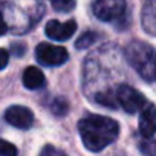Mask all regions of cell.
<instances>
[{
	"instance_id": "cell-1",
	"label": "cell",
	"mask_w": 156,
	"mask_h": 156,
	"mask_svg": "<svg viewBox=\"0 0 156 156\" xmlns=\"http://www.w3.org/2000/svg\"><path fill=\"white\" fill-rule=\"evenodd\" d=\"M44 6L40 0H2V35L9 31L25 34L31 31L43 17Z\"/></svg>"
},
{
	"instance_id": "cell-2",
	"label": "cell",
	"mask_w": 156,
	"mask_h": 156,
	"mask_svg": "<svg viewBox=\"0 0 156 156\" xmlns=\"http://www.w3.org/2000/svg\"><path fill=\"white\" fill-rule=\"evenodd\" d=\"M81 141L90 151H101L110 145L119 135V126L115 119L103 115H87L78 122Z\"/></svg>"
},
{
	"instance_id": "cell-3",
	"label": "cell",
	"mask_w": 156,
	"mask_h": 156,
	"mask_svg": "<svg viewBox=\"0 0 156 156\" xmlns=\"http://www.w3.org/2000/svg\"><path fill=\"white\" fill-rule=\"evenodd\" d=\"M124 55L145 81H156V52L150 44L139 40L130 41L124 49Z\"/></svg>"
},
{
	"instance_id": "cell-4",
	"label": "cell",
	"mask_w": 156,
	"mask_h": 156,
	"mask_svg": "<svg viewBox=\"0 0 156 156\" xmlns=\"http://www.w3.org/2000/svg\"><path fill=\"white\" fill-rule=\"evenodd\" d=\"M126 0H95L92 5L94 16L101 22H115L126 14Z\"/></svg>"
},
{
	"instance_id": "cell-5",
	"label": "cell",
	"mask_w": 156,
	"mask_h": 156,
	"mask_svg": "<svg viewBox=\"0 0 156 156\" xmlns=\"http://www.w3.org/2000/svg\"><path fill=\"white\" fill-rule=\"evenodd\" d=\"M116 98L119 106L127 113H136L147 106L144 95L129 84H119L116 87Z\"/></svg>"
},
{
	"instance_id": "cell-6",
	"label": "cell",
	"mask_w": 156,
	"mask_h": 156,
	"mask_svg": "<svg viewBox=\"0 0 156 156\" xmlns=\"http://www.w3.org/2000/svg\"><path fill=\"white\" fill-rule=\"evenodd\" d=\"M35 57L40 64L48 66V67H55V66L64 64L69 58V54L63 46H55L51 43H40L35 48Z\"/></svg>"
},
{
	"instance_id": "cell-7",
	"label": "cell",
	"mask_w": 156,
	"mask_h": 156,
	"mask_svg": "<svg viewBox=\"0 0 156 156\" xmlns=\"http://www.w3.org/2000/svg\"><path fill=\"white\" fill-rule=\"evenodd\" d=\"M5 119L16 129H31L34 124V113L25 106H11L5 112Z\"/></svg>"
},
{
	"instance_id": "cell-8",
	"label": "cell",
	"mask_w": 156,
	"mask_h": 156,
	"mask_svg": "<svg viewBox=\"0 0 156 156\" xmlns=\"http://www.w3.org/2000/svg\"><path fill=\"white\" fill-rule=\"evenodd\" d=\"M76 31V22L75 20H67V22H58V20H51L48 22L44 32L51 40L55 41H64L69 40Z\"/></svg>"
},
{
	"instance_id": "cell-9",
	"label": "cell",
	"mask_w": 156,
	"mask_h": 156,
	"mask_svg": "<svg viewBox=\"0 0 156 156\" xmlns=\"http://www.w3.org/2000/svg\"><path fill=\"white\" fill-rule=\"evenodd\" d=\"M139 133L145 139H150L156 133V106L153 103H147L139 113Z\"/></svg>"
},
{
	"instance_id": "cell-10",
	"label": "cell",
	"mask_w": 156,
	"mask_h": 156,
	"mask_svg": "<svg viewBox=\"0 0 156 156\" xmlns=\"http://www.w3.org/2000/svg\"><path fill=\"white\" fill-rule=\"evenodd\" d=\"M141 22L145 32H148L150 35H156V0H145Z\"/></svg>"
},
{
	"instance_id": "cell-11",
	"label": "cell",
	"mask_w": 156,
	"mask_h": 156,
	"mask_svg": "<svg viewBox=\"0 0 156 156\" xmlns=\"http://www.w3.org/2000/svg\"><path fill=\"white\" fill-rule=\"evenodd\" d=\"M23 84H25V87H28L31 90H37V89L44 87L46 78L38 67L29 66L23 70Z\"/></svg>"
},
{
	"instance_id": "cell-12",
	"label": "cell",
	"mask_w": 156,
	"mask_h": 156,
	"mask_svg": "<svg viewBox=\"0 0 156 156\" xmlns=\"http://www.w3.org/2000/svg\"><path fill=\"white\" fill-rule=\"evenodd\" d=\"M97 38H98L97 32H94V31H86L84 34H81L80 37L76 38L75 46H76V49H86V48H90V46L97 41Z\"/></svg>"
},
{
	"instance_id": "cell-13",
	"label": "cell",
	"mask_w": 156,
	"mask_h": 156,
	"mask_svg": "<svg viewBox=\"0 0 156 156\" xmlns=\"http://www.w3.org/2000/svg\"><path fill=\"white\" fill-rule=\"evenodd\" d=\"M52 8L58 12H70L75 8L76 0H49Z\"/></svg>"
},
{
	"instance_id": "cell-14",
	"label": "cell",
	"mask_w": 156,
	"mask_h": 156,
	"mask_svg": "<svg viewBox=\"0 0 156 156\" xmlns=\"http://www.w3.org/2000/svg\"><path fill=\"white\" fill-rule=\"evenodd\" d=\"M67 103L63 100V98H55L54 101H52V104H51V110L55 113V115H64L66 112H67Z\"/></svg>"
},
{
	"instance_id": "cell-15",
	"label": "cell",
	"mask_w": 156,
	"mask_h": 156,
	"mask_svg": "<svg viewBox=\"0 0 156 156\" xmlns=\"http://www.w3.org/2000/svg\"><path fill=\"white\" fill-rule=\"evenodd\" d=\"M141 151L147 156H156V141L154 139H147L141 142Z\"/></svg>"
},
{
	"instance_id": "cell-16",
	"label": "cell",
	"mask_w": 156,
	"mask_h": 156,
	"mask_svg": "<svg viewBox=\"0 0 156 156\" xmlns=\"http://www.w3.org/2000/svg\"><path fill=\"white\" fill-rule=\"evenodd\" d=\"M0 156H17V148L11 142L2 141L0 142Z\"/></svg>"
},
{
	"instance_id": "cell-17",
	"label": "cell",
	"mask_w": 156,
	"mask_h": 156,
	"mask_svg": "<svg viewBox=\"0 0 156 156\" xmlns=\"http://www.w3.org/2000/svg\"><path fill=\"white\" fill-rule=\"evenodd\" d=\"M12 52H14L17 57L23 55V54L26 52V44H23V43H16V44H12Z\"/></svg>"
},
{
	"instance_id": "cell-18",
	"label": "cell",
	"mask_w": 156,
	"mask_h": 156,
	"mask_svg": "<svg viewBox=\"0 0 156 156\" xmlns=\"http://www.w3.org/2000/svg\"><path fill=\"white\" fill-rule=\"evenodd\" d=\"M0 55H2V69H5L6 64H8V51L2 49V51H0Z\"/></svg>"
}]
</instances>
